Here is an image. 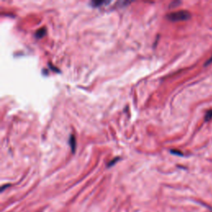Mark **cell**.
I'll use <instances>...</instances> for the list:
<instances>
[{
    "label": "cell",
    "mask_w": 212,
    "mask_h": 212,
    "mask_svg": "<svg viewBox=\"0 0 212 212\" xmlns=\"http://www.w3.org/2000/svg\"><path fill=\"white\" fill-rule=\"evenodd\" d=\"M167 19L172 22H179V21H186L191 18V13L185 10H180L173 13H169L167 16Z\"/></svg>",
    "instance_id": "6da1fadb"
},
{
    "label": "cell",
    "mask_w": 212,
    "mask_h": 212,
    "mask_svg": "<svg viewBox=\"0 0 212 212\" xmlns=\"http://www.w3.org/2000/svg\"><path fill=\"white\" fill-rule=\"evenodd\" d=\"M70 145L71 147V150L74 153L75 152V148H76V138L74 135H71L70 138Z\"/></svg>",
    "instance_id": "7a4b0ae2"
},
{
    "label": "cell",
    "mask_w": 212,
    "mask_h": 212,
    "mask_svg": "<svg viewBox=\"0 0 212 212\" xmlns=\"http://www.w3.org/2000/svg\"><path fill=\"white\" fill-rule=\"evenodd\" d=\"M46 34V28L44 27H42V28H41L40 30H38L37 33H36V37H37V38H42L43 36H45Z\"/></svg>",
    "instance_id": "3957f363"
},
{
    "label": "cell",
    "mask_w": 212,
    "mask_h": 212,
    "mask_svg": "<svg viewBox=\"0 0 212 212\" xmlns=\"http://www.w3.org/2000/svg\"><path fill=\"white\" fill-rule=\"evenodd\" d=\"M212 119V110H209L206 115V121H208V120H210V119Z\"/></svg>",
    "instance_id": "277c9868"
},
{
    "label": "cell",
    "mask_w": 212,
    "mask_h": 212,
    "mask_svg": "<svg viewBox=\"0 0 212 212\" xmlns=\"http://www.w3.org/2000/svg\"><path fill=\"white\" fill-rule=\"evenodd\" d=\"M118 160H119V158L117 157V158H115V159L114 161H111V162H109V164H108V167H111L112 165H114V164H115V163L116 162H117Z\"/></svg>",
    "instance_id": "5b68a950"
},
{
    "label": "cell",
    "mask_w": 212,
    "mask_h": 212,
    "mask_svg": "<svg viewBox=\"0 0 212 212\" xmlns=\"http://www.w3.org/2000/svg\"><path fill=\"white\" fill-rule=\"evenodd\" d=\"M211 63H212V57L210 58V59H209V60H208L207 61H206V63H205V66H207L208 65L211 64Z\"/></svg>",
    "instance_id": "8992f818"
},
{
    "label": "cell",
    "mask_w": 212,
    "mask_h": 212,
    "mask_svg": "<svg viewBox=\"0 0 212 212\" xmlns=\"http://www.w3.org/2000/svg\"><path fill=\"white\" fill-rule=\"evenodd\" d=\"M171 152H172V153H173V154H177V155H181V156H182V153H180L181 152H178V151L172 150Z\"/></svg>",
    "instance_id": "52a82bcc"
}]
</instances>
